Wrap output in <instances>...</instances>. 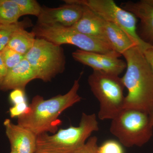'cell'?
I'll list each match as a JSON object with an SVG mask.
<instances>
[{
  "mask_svg": "<svg viewBox=\"0 0 153 153\" xmlns=\"http://www.w3.org/2000/svg\"><path fill=\"white\" fill-rule=\"evenodd\" d=\"M11 151L16 153H35L37 136L22 126L7 119L4 122Z\"/></svg>",
  "mask_w": 153,
  "mask_h": 153,
  "instance_id": "cell-11",
  "label": "cell"
},
{
  "mask_svg": "<svg viewBox=\"0 0 153 153\" xmlns=\"http://www.w3.org/2000/svg\"><path fill=\"white\" fill-rule=\"evenodd\" d=\"M142 52L153 74V45L152 44Z\"/></svg>",
  "mask_w": 153,
  "mask_h": 153,
  "instance_id": "cell-25",
  "label": "cell"
},
{
  "mask_svg": "<svg viewBox=\"0 0 153 153\" xmlns=\"http://www.w3.org/2000/svg\"><path fill=\"white\" fill-rule=\"evenodd\" d=\"M64 2L86 6L105 22L114 24L124 31L142 51L152 45L137 33V18L134 15L118 6L113 0H65Z\"/></svg>",
  "mask_w": 153,
  "mask_h": 153,
  "instance_id": "cell-8",
  "label": "cell"
},
{
  "mask_svg": "<svg viewBox=\"0 0 153 153\" xmlns=\"http://www.w3.org/2000/svg\"><path fill=\"white\" fill-rule=\"evenodd\" d=\"M149 117L151 125L153 127V102L152 107V109H151L150 112L149 114Z\"/></svg>",
  "mask_w": 153,
  "mask_h": 153,
  "instance_id": "cell-27",
  "label": "cell"
},
{
  "mask_svg": "<svg viewBox=\"0 0 153 153\" xmlns=\"http://www.w3.org/2000/svg\"><path fill=\"white\" fill-rule=\"evenodd\" d=\"M81 76L74 80L71 89L63 95L47 100L40 95L33 97L27 111L18 118V124L37 136L46 133H56L60 123L59 116L82 99L78 93Z\"/></svg>",
  "mask_w": 153,
  "mask_h": 153,
  "instance_id": "cell-1",
  "label": "cell"
},
{
  "mask_svg": "<svg viewBox=\"0 0 153 153\" xmlns=\"http://www.w3.org/2000/svg\"><path fill=\"white\" fill-rule=\"evenodd\" d=\"M103 25L108 43L121 55L132 47L137 46L124 31L116 25L103 20Z\"/></svg>",
  "mask_w": 153,
  "mask_h": 153,
  "instance_id": "cell-15",
  "label": "cell"
},
{
  "mask_svg": "<svg viewBox=\"0 0 153 153\" xmlns=\"http://www.w3.org/2000/svg\"><path fill=\"white\" fill-rule=\"evenodd\" d=\"M10 153H16L14 152H12V151H11L10 152Z\"/></svg>",
  "mask_w": 153,
  "mask_h": 153,
  "instance_id": "cell-29",
  "label": "cell"
},
{
  "mask_svg": "<svg viewBox=\"0 0 153 153\" xmlns=\"http://www.w3.org/2000/svg\"><path fill=\"white\" fill-rule=\"evenodd\" d=\"M82 6V17L71 27L79 33L97 38L109 44L105 34L103 20L86 6Z\"/></svg>",
  "mask_w": 153,
  "mask_h": 153,
  "instance_id": "cell-13",
  "label": "cell"
},
{
  "mask_svg": "<svg viewBox=\"0 0 153 153\" xmlns=\"http://www.w3.org/2000/svg\"><path fill=\"white\" fill-rule=\"evenodd\" d=\"M74 60L89 66L93 71L119 76L126 68V63L114 55L77 49L72 52Z\"/></svg>",
  "mask_w": 153,
  "mask_h": 153,
  "instance_id": "cell-9",
  "label": "cell"
},
{
  "mask_svg": "<svg viewBox=\"0 0 153 153\" xmlns=\"http://www.w3.org/2000/svg\"><path fill=\"white\" fill-rule=\"evenodd\" d=\"M98 148L97 138L93 136L89 138L82 147L71 153H98Z\"/></svg>",
  "mask_w": 153,
  "mask_h": 153,
  "instance_id": "cell-21",
  "label": "cell"
},
{
  "mask_svg": "<svg viewBox=\"0 0 153 153\" xmlns=\"http://www.w3.org/2000/svg\"><path fill=\"white\" fill-rule=\"evenodd\" d=\"M1 53L8 71L17 66L25 58V56L7 47L1 51Z\"/></svg>",
  "mask_w": 153,
  "mask_h": 153,
  "instance_id": "cell-20",
  "label": "cell"
},
{
  "mask_svg": "<svg viewBox=\"0 0 153 153\" xmlns=\"http://www.w3.org/2000/svg\"><path fill=\"white\" fill-rule=\"evenodd\" d=\"M36 79V72L25 57L18 65L8 71L0 85V90L4 91L16 89L25 90L28 83Z\"/></svg>",
  "mask_w": 153,
  "mask_h": 153,
  "instance_id": "cell-12",
  "label": "cell"
},
{
  "mask_svg": "<svg viewBox=\"0 0 153 153\" xmlns=\"http://www.w3.org/2000/svg\"><path fill=\"white\" fill-rule=\"evenodd\" d=\"M98 153H123V151L118 143L108 141L99 147Z\"/></svg>",
  "mask_w": 153,
  "mask_h": 153,
  "instance_id": "cell-22",
  "label": "cell"
},
{
  "mask_svg": "<svg viewBox=\"0 0 153 153\" xmlns=\"http://www.w3.org/2000/svg\"><path fill=\"white\" fill-rule=\"evenodd\" d=\"M37 75V79L45 82L65 71L66 60L61 46L36 38L35 44L25 56Z\"/></svg>",
  "mask_w": 153,
  "mask_h": 153,
  "instance_id": "cell-7",
  "label": "cell"
},
{
  "mask_svg": "<svg viewBox=\"0 0 153 153\" xmlns=\"http://www.w3.org/2000/svg\"><path fill=\"white\" fill-rule=\"evenodd\" d=\"M111 120L110 131L126 147L142 146L152 136L149 114L143 111L124 109Z\"/></svg>",
  "mask_w": 153,
  "mask_h": 153,
  "instance_id": "cell-6",
  "label": "cell"
},
{
  "mask_svg": "<svg viewBox=\"0 0 153 153\" xmlns=\"http://www.w3.org/2000/svg\"><path fill=\"white\" fill-rule=\"evenodd\" d=\"M28 22H18L9 25L0 24V52L8 44L14 32L21 27H27L29 26Z\"/></svg>",
  "mask_w": 153,
  "mask_h": 153,
  "instance_id": "cell-18",
  "label": "cell"
},
{
  "mask_svg": "<svg viewBox=\"0 0 153 153\" xmlns=\"http://www.w3.org/2000/svg\"><path fill=\"white\" fill-rule=\"evenodd\" d=\"M120 7L140 20L145 36L153 41V7L143 0L136 2L130 1L122 3Z\"/></svg>",
  "mask_w": 153,
  "mask_h": 153,
  "instance_id": "cell-14",
  "label": "cell"
},
{
  "mask_svg": "<svg viewBox=\"0 0 153 153\" xmlns=\"http://www.w3.org/2000/svg\"><path fill=\"white\" fill-rule=\"evenodd\" d=\"M19 6L21 16L31 15L38 18L41 13L42 7L35 0H14Z\"/></svg>",
  "mask_w": 153,
  "mask_h": 153,
  "instance_id": "cell-19",
  "label": "cell"
},
{
  "mask_svg": "<svg viewBox=\"0 0 153 153\" xmlns=\"http://www.w3.org/2000/svg\"><path fill=\"white\" fill-rule=\"evenodd\" d=\"M21 17L20 8L14 0H0V24H15Z\"/></svg>",
  "mask_w": 153,
  "mask_h": 153,
  "instance_id": "cell-17",
  "label": "cell"
},
{
  "mask_svg": "<svg viewBox=\"0 0 153 153\" xmlns=\"http://www.w3.org/2000/svg\"><path fill=\"white\" fill-rule=\"evenodd\" d=\"M29 105L27 102L14 105L10 109V114L12 118L19 117L27 111Z\"/></svg>",
  "mask_w": 153,
  "mask_h": 153,
  "instance_id": "cell-24",
  "label": "cell"
},
{
  "mask_svg": "<svg viewBox=\"0 0 153 153\" xmlns=\"http://www.w3.org/2000/svg\"><path fill=\"white\" fill-rule=\"evenodd\" d=\"M26 27H21L12 35L7 47L25 56L33 47L36 40V35L33 32H28Z\"/></svg>",
  "mask_w": 153,
  "mask_h": 153,
  "instance_id": "cell-16",
  "label": "cell"
},
{
  "mask_svg": "<svg viewBox=\"0 0 153 153\" xmlns=\"http://www.w3.org/2000/svg\"><path fill=\"white\" fill-rule=\"evenodd\" d=\"M37 38H42L56 45L70 44L84 51L114 55L118 53L104 41L82 34L71 27L59 25H44L37 23L33 31Z\"/></svg>",
  "mask_w": 153,
  "mask_h": 153,
  "instance_id": "cell-5",
  "label": "cell"
},
{
  "mask_svg": "<svg viewBox=\"0 0 153 153\" xmlns=\"http://www.w3.org/2000/svg\"><path fill=\"white\" fill-rule=\"evenodd\" d=\"M7 71V69L5 65L2 57L1 54L0 52V85L4 79Z\"/></svg>",
  "mask_w": 153,
  "mask_h": 153,
  "instance_id": "cell-26",
  "label": "cell"
},
{
  "mask_svg": "<svg viewBox=\"0 0 153 153\" xmlns=\"http://www.w3.org/2000/svg\"><path fill=\"white\" fill-rule=\"evenodd\" d=\"M66 4L58 7H42L37 23L44 25H59L71 27L80 19L83 7L74 3Z\"/></svg>",
  "mask_w": 153,
  "mask_h": 153,
  "instance_id": "cell-10",
  "label": "cell"
},
{
  "mask_svg": "<svg viewBox=\"0 0 153 153\" xmlns=\"http://www.w3.org/2000/svg\"><path fill=\"white\" fill-rule=\"evenodd\" d=\"M144 2L153 7V0H143Z\"/></svg>",
  "mask_w": 153,
  "mask_h": 153,
  "instance_id": "cell-28",
  "label": "cell"
},
{
  "mask_svg": "<svg viewBox=\"0 0 153 153\" xmlns=\"http://www.w3.org/2000/svg\"><path fill=\"white\" fill-rule=\"evenodd\" d=\"M126 71L121 77L128 90L124 109L141 111L149 114L153 102V74L142 51L137 46L123 55Z\"/></svg>",
  "mask_w": 153,
  "mask_h": 153,
  "instance_id": "cell-2",
  "label": "cell"
},
{
  "mask_svg": "<svg viewBox=\"0 0 153 153\" xmlns=\"http://www.w3.org/2000/svg\"><path fill=\"white\" fill-rule=\"evenodd\" d=\"M99 129L94 114L82 113L78 126L60 129L53 134L46 133L37 137L35 153H71L83 146L94 132Z\"/></svg>",
  "mask_w": 153,
  "mask_h": 153,
  "instance_id": "cell-3",
  "label": "cell"
},
{
  "mask_svg": "<svg viewBox=\"0 0 153 153\" xmlns=\"http://www.w3.org/2000/svg\"><path fill=\"white\" fill-rule=\"evenodd\" d=\"M88 82L91 90L99 102V119L112 120L124 109L125 86L121 77L93 71L88 76Z\"/></svg>",
  "mask_w": 153,
  "mask_h": 153,
  "instance_id": "cell-4",
  "label": "cell"
},
{
  "mask_svg": "<svg viewBox=\"0 0 153 153\" xmlns=\"http://www.w3.org/2000/svg\"><path fill=\"white\" fill-rule=\"evenodd\" d=\"M9 98L13 105L27 102L25 90L23 89H16L13 90L10 94Z\"/></svg>",
  "mask_w": 153,
  "mask_h": 153,
  "instance_id": "cell-23",
  "label": "cell"
}]
</instances>
